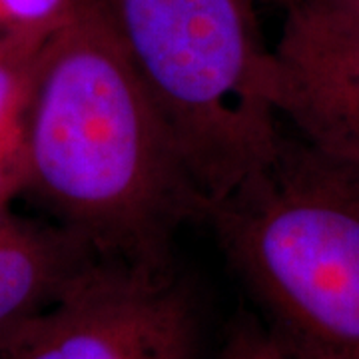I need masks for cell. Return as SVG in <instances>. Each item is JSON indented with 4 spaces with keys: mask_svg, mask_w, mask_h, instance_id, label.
I'll list each match as a JSON object with an SVG mask.
<instances>
[{
    "mask_svg": "<svg viewBox=\"0 0 359 359\" xmlns=\"http://www.w3.org/2000/svg\"><path fill=\"white\" fill-rule=\"evenodd\" d=\"M22 198L104 262L150 269H174L180 228L205 219L188 160L100 0H78L32 62Z\"/></svg>",
    "mask_w": 359,
    "mask_h": 359,
    "instance_id": "6da1fadb",
    "label": "cell"
},
{
    "mask_svg": "<svg viewBox=\"0 0 359 359\" xmlns=\"http://www.w3.org/2000/svg\"><path fill=\"white\" fill-rule=\"evenodd\" d=\"M205 219L262 320L321 358L359 359L358 168L285 126Z\"/></svg>",
    "mask_w": 359,
    "mask_h": 359,
    "instance_id": "7a4b0ae2",
    "label": "cell"
},
{
    "mask_svg": "<svg viewBox=\"0 0 359 359\" xmlns=\"http://www.w3.org/2000/svg\"><path fill=\"white\" fill-rule=\"evenodd\" d=\"M166 118L208 212L273 156V52L248 0H100ZM208 216V214H205Z\"/></svg>",
    "mask_w": 359,
    "mask_h": 359,
    "instance_id": "3957f363",
    "label": "cell"
},
{
    "mask_svg": "<svg viewBox=\"0 0 359 359\" xmlns=\"http://www.w3.org/2000/svg\"><path fill=\"white\" fill-rule=\"evenodd\" d=\"M198 311L174 269L100 262L0 334V359H196Z\"/></svg>",
    "mask_w": 359,
    "mask_h": 359,
    "instance_id": "277c9868",
    "label": "cell"
},
{
    "mask_svg": "<svg viewBox=\"0 0 359 359\" xmlns=\"http://www.w3.org/2000/svg\"><path fill=\"white\" fill-rule=\"evenodd\" d=\"M273 52L283 124L359 170V30L292 0Z\"/></svg>",
    "mask_w": 359,
    "mask_h": 359,
    "instance_id": "5b68a950",
    "label": "cell"
},
{
    "mask_svg": "<svg viewBox=\"0 0 359 359\" xmlns=\"http://www.w3.org/2000/svg\"><path fill=\"white\" fill-rule=\"evenodd\" d=\"M100 262L65 226L0 205V334L48 308Z\"/></svg>",
    "mask_w": 359,
    "mask_h": 359,
    "instance_id": "8992f818",
    "label": "cell"
},
{
    "mask_svg": "<svg viewBox=\"0 0 359 359\" xmlns=\"http://www.w3.org/2000/svg\"><path fill=\"white\" fill-rule=\"evenodd\" d=\"M32 62H0V205H13L25 196Z\"/></svg>",
    "mask_w": 359,
    "mask_h": 359,
    "instance_id": "52a82bcc",
    "label": "cell"
},
{
    "mask_svg": "<svg viewBox=\"0 0 359 359\" xmlns=\"http://www.w3.org/2000/svg\"><path fill=\"white\" fill-rule=\"evenodd\" d=\"M76 4L78 0H0V62H32Z\"/></svg>",
    "mask_w": 359,
    "mask_h": 359,
    "instance_id": "ba28073f",
    "label": "cell"
},
{
    "mask_svg": "<svg viewBox=\"0 0 359 359\" xmlns=\"http://www.w3.org/2000/svg\"><path fill=\"white\" fill-rule=\"evenodd\" d=\"M218 359H325L297 346L264 320H245L228 337Z\"/></svg>",
    "mask_w": 359,
    "mask_h": 359,
    "instance_id": "9c48e42d",
    "label": "cell"
},
{
    "mask_svg": "<svg viewBox=\"0 0 359 359\" xmlns=\"http://www.w3.org/2000/svg\"><path fill=\"white\" fill-rule=\"evenodd\" d=\"M311 8L359 30V0H304Z\"/></svg>",
    "mask_w": 359,
    "mask_h": 359,
    "instance_id": "30bf717a",
    "label": "cell"
}]
</instances>
